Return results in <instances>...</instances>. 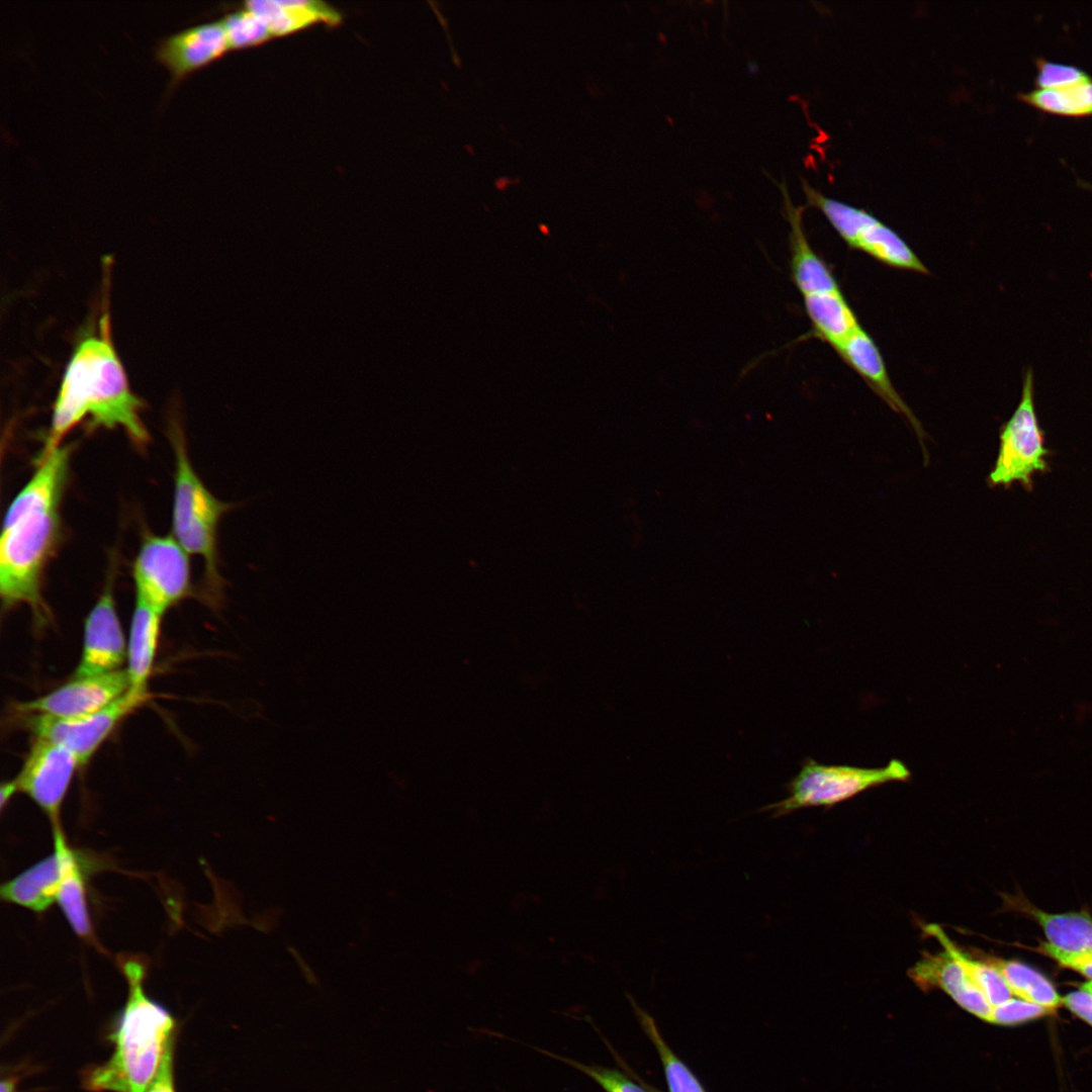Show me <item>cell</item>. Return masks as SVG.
Listing matches in <instances>:
<instances>
[{
	"mask_svg": "<svg viewBox=\"0 0 1092 1092\" xmlns=\"http://www.w3.org/2000/svg\"><path fill=\"white\" fill-rule=\"evenodd\" d=\"M71 446L43 450L29 480L8 507L0 538V596L3 608L24 604L34 619H48L41 595L44 568L60 536V506Z\"/></svg>",
	"mask_w": 1092,
	"mask_h": 1092,
	"instance_id": "obj_1",
	"label": "cell"
},
{
	"mask_svg": "<svg viewBox=\"0 0 1092 1092\" xmlns=\"http://www.w3.org/2000/svg\"><path fill=\"white\" fill-rule=\"evenodd\" d=\"M142 407L111 342L108 314H104L99 334L80 342L67 365L43 450L61 446L64 437L85 420L94 428H121L131 442L145 446L150 437Z\"/></svg>",
	"mask_w": 1092,
	"mask_h": 1092,
	"instance_id": "obj_2",
	"label": "cell"
},
{
	"mask_svg": "<svg viewBox=\"0 0 1092 1092\" xmlns=\"http://www.w3.org/2000/svg\"><path fill=\"white\" fill-rule=\"evenodd\" d=\"M121 968L128 986L127 999L110 1035L112 1056L84 1076V1086L91 1092H145L174 1044L176 1021L145 992L144 964L126 960Z\"/></svg>",
	"mask_w": 1092,
	"mask_h": 1092,
	"instance_id": "obj_3",
	"label": "cell"
},
{
	"mask_svg": "<svg viewBox=\"0 0 1092 1092\" xmlns=\"http://www.w3.org/2000/svg\"><path fill=\"white\" fill-rule=\"evenodd\" d=\"M170 437L175 455L172 535L189 554L203 559L207 587L218 596L224 585L219 572L218 526L237 505L216 498L205 486L193 469L178 428H172Z\"/></svg>",
	"mask_w": 1092,
	"mask_h": 1092,
	"instance_id": "obj_4",
	"label": "cell"
},
{
	"mask_svg": "<svg viewBox=\"0 0 1092 1092\" xmlns=\"http://www.w3.org/2000/svg\"><path fill=\"white\" fill-rule=\"evenodd\" d=\"M909 768L898 759L883 767L828 765L807 758L799 772L787 784L788 796L766 805L762 811L772 818L810 807H831L869 789L892 782H907Z\"/></svg>",
	"mask_w": 1092,
	"mask_h": 1092,
	"instance_id": "obj_5",
	"label": "cell"
},
{
	"mask_svg": "<svg viewBox=\"0 0 1092 1092\" xmlns=\"http://www.w3.org/2000/svg\"><path fill=\"white\" fill-rule=\"evenodd\" d=\"M807 203L820 210L845 244L892 268L928 274L929 270L893 229L871 212L828 197L802 181Z\"/></svg>",
	"mask_w": 1092,
	"mask_h": 1092,
	"instance_id": "obj_6",
	"label": "cell"
},
{
	"mask_svg": "<svg viewBox=\"0 0 1092 1092\" xmlns=\"http://www.w3.org/2000/svg\"><path fill=\"white\" fill-rule=\"evenodd\" d=\"M1033 374L1025 372L1020 401L1000 431V444L989 483L1009 486L1020 482L1030 488L1032 477L1048 470L1049 450L1038 424L1033 398Z\"/></svg>",
	"mask_w": 1092,
	"mask_h": 1092,
	"instance_id": "obj_7",
	"label": "cell"
},
{
	"mask_svg": "<svg viewBox=\"0 0 1092 1092\" xmlns=\"http://www.w3.org/2000/svg\"><path fill=\"white\" fill-rule=\"evenodd\" d=\"M189 555L172 534L146 535L132 564L135 598L163 615L185 599L191 593Z\"/></svg>",
	"mask_w": 1092,
	"mask_h": 1092,
	"instance_id": "obj_8",
	"label": "cell"
},
{
	"mask_svg": "<svg viewBox=\"0 0 1092 1092\" xmlns=\"http://www.w3.org/2000/svg\"><path fill=\"white\" fill-rule=\"evenodd\" d=\"M148 697V694L129 690L102 710L76 718L29 714L25 719L26 727L34 738L50 740L68 748L84 765L119 722L145 703Z\"/></svg>",
	"mask_w": 1092,
	"mask_h": 1092,
	"instance_id": "obj_9",
	"label": "cell"
},
{
	"mask_svg": "<svg viewBox=\"0 0 1092 1092\" xmlns=\"http://www.w3.org/2000/svg\"><path fill=\"white\" fill-rule=\"evenodd\" d=\"M80 766V760L68 748L50 740L34 738L13 781L18 792L27 795L55 825L59 823L62 804Z\"/></svg>",
	"mask_w": 1092,
	"mask_h": 1092,
	"instance_id": "obj_10",
	"label": "cell"
},
{
	"mask_svg": "<svg viewBox=\"0 0 1092 1092\" xmlns=\"http://www.w3.org/2000/svg\"><path fill=\"white\" fill-rule=\"evenodd\" d=\"M130 689L126 669L83 676L73 679L31 701L19 703L15 709L22 714H39L54 718H76L107 707Z\"/></svg>",
	"mask_w": 1092,
	"mask_h": 1092,
	"instance_id": "obj_11",
	"label": "cell"
},
{
	"mask_svg": "<svg viewBox=\"0 0 1092 1092\" xmlns=\"http://www.w3.org/2000/svg\"><path fill=\"white\" fill-rule=\"evenodd\" d=\"M126 654L127 646L109 580L86 617L81 658L73 677L118 670Z\"/></svg>",
	"mask_w": 1092,
	"mask_h": 1092,
	"instance_id": "obj_12",
	"label": "cell"
},
{
	"mask_svg": "<svg viewBox=\"0 0 1092 1092\" xmlns=\"http://www.w3.org/2000/svg\"><path fill=\"white\" fill-rule=\"evenodd\" d=\"M230 51L221 20L185 27L158 39L154 58L170 74L167 92L187 75L217 60Z\"/></svg>",
	"mask_w": 1092,
	"mask_h": 1092,
	"instance_id": "obj_13",
	"label": "cell"
},
{
	"mask_svg": "<svg viewBox=\"0 0 1092 1092\" xmlns=\"http://www.w3.org/2000/svg\"><path fill=\"white\" fill-rule=\"evenodd\" d=\"M53 827V852L4 883L1 887L3 900L34 912H42L56 902L63 876L76 852L66 842L60 824Z\"/></svg>",
	"mask_w": 1092,
	"mask_h": 1092,
	"instance_id": "obj_14",
	"label": "cell"
},
{
	"mask_svg": "<svg viewBox=\"0 0 1092 1092\" xmlns=\"http://www.w3.org/2000/svg\"><path fill=\"white\" fill-rule=\"evenodd\" d=\"M835 352L879 397L908 421L920 440L924 438L920 422L895 389L883 356L867 331L856 329Z\"/></svg>",
	"mask_w": 1092,
	"mask_h": 1092,
	"instance_id": "obj_15",
	"label": "cell"
},
{
	"mask_svg": "<svg viewBox=\"0 0 1092 1092\" xmlns=\"http://www.w3.org/2000/svg\"><path fill=\"white\" fill-rule=\"evenodd\" d=\"M784 210L790 224V270L792 281L802 296L841 290L827 264L811 247L803 228L805 206L795 205L785 181L779 184Z\"/></svg>",
	"mask_w": 1092,
	"mask_h": 1092,
	"instance_id": "obj_16",
	"label": "cell"
},
{
	"mask_svg": "<svg viewBox=\"0 0 1092 1092\" xmlns=\"http://www.w3.org/2000/svg\"><path fill=\"white\" fill-rule=\"evenodd\" d=\"M244 8L258 15L273 37L284 36L320 22L337 26L342 14L320 0H250Z\"/></svg>",
	"mask_w": 1092,
	"mask_h": 1092,
	"instance_id": "obj_17",
	"label": "cell"
},
{
	"mask_svg": "<svg viewBox=\"0 0 1092 1092\" xmlns=\"http://www.w3.org/2000/svg\"><path fill=\"white\" fill-rule=\"evenodd\" d=\"M163 614L135 598L127 642L130 691L147 695L148 681L156 658Z\"/></svg>",
	"mask_w": 1092,
	"mask_h": 1092,
	"instance_id": "obj_18",
	"label": "cell"
},
{
	"mask_svg": "<svg viewBox=\"0 0 1092 1092\" xmlns=\"http://www.w3.org/2000/svg\"><path fill=\"white\" fill-rule=\"evenodd\" d=\"M803 301L811 324L807 337L825 342L834 351L860 327L841 290L807 295Z\"/></svg>",
	"mask_w": 1092,
	"mask_h": 1092,
	"instance_id": "obj_19",
	"label": "cell"
},
{
	"mask_svg": "<svg viewBox=\"0 0 1092 1092\" xmlns=\"http://www.w3.org/2000/svg\"><path fill=\"white\" fill-rule=\"evenodd\" d=\"M1029 913L1043 929L1053 946L1065 951L1092 954V918L1084 913L1050 914L1031 908Z\"/></svg>",
	"mask_w": 1092,
	"mask_h": 1092,
	"instance_id": "obj_20",
	"label": "cell"
},
{
	"mask_svg": "<svg viewBox=\"0 0 1092 1092\" xmlns=\"http://www.w3.org/2000/svg\"><path fill=\"white\" fill-rule=\"evenodd\" d=\"M56 902L73 931L82 938H90L92 923L87 902L84 862L77 852L68 863Z\"/></svg>",
	"mask_w": 1092,
	"mask_h": 1092,
	"instance_id": "obj_21",
	"label": "cell"
},
{
	"mask_svg": "<svg viewBox=\"0 0 1092 1092\" xmlns=\"http://www.w3.org/2000/svg\"><path fill=\"white\" fill-rule=\"evenodd\" d=\"M1018 99L1037 110L1068 117L1092 116V79L1061 88H1033Z\"/></svg>",
	"mask_w": 1092,
	"mask_h": 1092,
	"instance_id": "obj_22",
	"label": "cell"
},
{
	"mask_svg": "<svg viewBox=\"0 0 1092 1092\" xmlns=\"http://www.w3.org/2000/svg\"><path fill=\"white\" fill-rule=\"evenodd\" d=\"M987 962L1000 972L1010 991L1018 999L1040 1005L1050 1011L1062 1004V998L1054 986L1030 967L999 959H990Z\"/></svg>",
	"mask_w": 1092,
	"mask_h": 1092,
	"instance_id": "obj_23",
	"label": "cell"
},
{
	"mask_svg": "<svg viewBox=\"0 0 1092 1092\" xmlns=\"http://www.w3.org/2000/svg\"><path fill=\"white\" fill-rule=\"evenodd\" d=\"M631 1005L638 1017V1020L658 1052L660 1061L662 1063L665 1079L669 1092H706L701 1082L695 1076V1074L688 1068V1066L670 1050L664 1038L662 1037L656 1022L653 1017L650 1016L644 1009H642L636 1001L630 998ZM649 1088V1092H659L656 1089L646 1085Z\"/></svg>",
	"mask_w": 1092,
	"mask_h": 1092,
	"instance_id": "obj_24",
	"label": "cell"
},
{
	"mask_svg": "<svg viewBox=\"0 0 1092 1092\" xmlns=\"http://www.w3.org/2000/svg\"><path fill=\"white\" fill-rule=\"evenodd\" d=\"M220 20L226 33L230 50L256 47L273 38L265 22L246 8L226 14Z\"/></svg>",
	"mask_w": 1092,
	"mask_h": 1092,
	"instance_id": "obj_25",
	"label": "cell"
},
{
	"mask_svg": "<svg viewBox=\"0 0 1092 1092\" xmlns=\"http://www.w3.org/2000/svg\"><path fill=\"white\" fill-rule=\"evenodd\" d=\"M531 1048L585 1074L598 1083L606 1092H648L647 1089L636 1084L628 1076L617 1069L606 1068L599 1065H589L568 1057L554 1054L553 1052L544 1049H539L537 1046Z\"/></svg>",
	"mask_w": 1092,
	"mask_h": 1092,
	"instance_id": "obj_26",
	"label": "cell"
},
{
	"mask_svg": "<svg viewBox=\"0 0 1092 1092\" xmlns=\"http://www.w3.org/2000/svg\"><path fill=\"white\" fill-rule=\"evenodd\" d=\"M1081 68L1044 59L1036 60V88H1061L1091 80Z\"/></svg>",
	"mask_w": 1092,
	"mask_h": 1092,
	"instance_id": "obj_27",
	"label": "cell"
},
{
	"mask_svg": "<svg viewBox=\"0 0 1092 1092\" xmlns=\"http://www.w3.org/2000/svg\"><path fill=\"white\" fill-rule=\"evenodd\" d=\"M1048 1012L1051 1011L1040 1005L1011 998L993 1007L990 1021L996 1024L1011 1025L1040 1017Z\"/></svg>",
	"mask_w": 1092,
	"mask_h": 1092,
	"instance_id": "obj_28",
	"label": "cell"
},
{
	"mask_svg": "<svg viewBox=\"0 0 1092 1092\" xmlns=\"http://www.w3.org/2000/svg\"><path fill=\"white\" fill-rule=\"evenodd\" d=\"M1040 947L1042 952L1057 961L1061 966L1074 970L1092 980V954L1065 951L1049 942L1043 943Z\"/></svg>",
	"mask_w": 1092,
	"mask_h": 1092,
	"instance_id": "obj_29",
	"label": "cell"
},
{
	"mask_svg": "<svg viewBox=\"0 0 1092 1092\" xmlns=\"http://www.w3.org/2000/svg\"><path fill=\"white\" fill-rule=\"evenodd\" d=\"M172 1044L166 1052L159 1071L145 1092H175Z\"/></svg>",
	"mask_w": 1092,
	"mask_h": 1092,
	"instance_id": "obj_30",
	"label": "cell"
},
{
	"mask_svg": "<svg viewBox=\"0 0 1092 1092\" xmlns=\"http://www.w3.org/2000/svg\"><path fill=\"white\" fill-rule=\"evenodd\" d=\"M1062 1003L1092 1025V994L1083 990L1071 992L1062 998Z\"/></svg>",
	"mask_w": 1092,
	"mask_h": 1092,
	"instance_id": "obj_31",
	"label": "cell"
},
{
	"mask_svg": "<svg viewBox=\"0 0 1092 1092\" xmlns=\"http://www.w3.org/2000/svg\"><path fill=\"white\" fill-rule=\"evenodd\" d=\"M16 792H18V790H17V786H16V784H15V782L13 780L1 784V789H0L1 810H4L5 806L9 803V801L11 800L13 795L16 794Z\"/></svg>",
	"mask_w": 1092,
	"mask_h": 1092,
	"instance_id": "obj_32",
	"label": "cell"
},
{
	"mask_svg": "<svg viewBox=\"0 0 1092 1092\" xmlns=\"http://www.w3.org/2000/svg\"><path fill=\"white\" fill-rule=\"evenodd\" d=\"M1 1092H16V1079L7 1077L1 1081Z\"/></svg>",
	"mask_w": 1092,
	"mask_h": 1092,
	"instance_id": "obj_33",
	"label": "cell"
},
{
	"mask_svg": "<svg viewBox=\"0 0 1092 1092\" xmlns=\"http://www.w3.org/2000/svg\"><path fill=\"white\" fill-rule=\"evenodd\" d=\"M1081 990L1092 994V980L1081 985Z\"/></svg>",
	"mask_w": 1092,
	"mask_h": 1092,
	"instance_id": "obj_34",
	"label": "cell"
}]
</instances>
